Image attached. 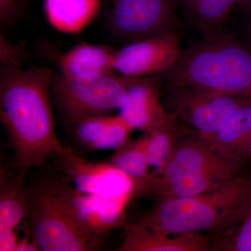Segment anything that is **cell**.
I'll list each match as a JSON object with an SVG mask.
<instances>
[{
  "mask_svg": "<svg viewBox=\"0 0 251 251\" xmlns=\"http://www.w3.org/2000/svg\"><path fill=\"white\" fill-rule=\"evenodd\" d=\"M178 0H110L106 21L111 35L127 45L179 33Z\"/></svg>",
  "mask_w": 251,
  "mask_h": 251,
  "instance_id": "ba28073f",
  "label": "cell"
},
{
  "mask_svg": "<svg viewBox=\"0 0 251 251\" xmlns=\"http://www.w3.org/2000/svg\"><path fill=\"white\" fill-rule=\"evenodd\" d=\"M117 52V49L108 46L82 43L59 57V72L77 78L114 74Z\"/></svg>",
  "mask_w": 251,
  "mask_h": 251,
  "instance_id": "2e32d148",
  "label": "cell"
},
{
  "mask_svg": "<svg viewBox=\"0 0 251 251\" xmlns=\"http://www.w3.org/2000/svg\"><path fill=\"white\" fill-rule=\"evenodd\" d=\"M166 110L210 143L239 107L251 99L188 85L163 84Z\"/></svg>",
  "mask_w": 251,
  "mask_h": 251,
  "instance_id": "52a82bcc",
  "label": "cell"
},
{
  "mask_svg": "<svg viewBox=\"0 0 251 251\" xmlns=\"http://www.w3.org/2000/svg\"><path fill=\"white\" fill-rule=\"evenodd\" d=\"M164 85H188L251 99V50L228 31L193 41L173 69L160 75Z\"/></svg>",
  "mask_w": 251,
  "mask_h": 251,
  "instance_id": "3957f363",
  "label": "cell"
},
{
  "mask_svg": "<svg viewBox=\"0 0 251 251\" xmlns=\"http://www.w3.org/2000/svg\"><path fill=\"white\" fill-rule=\"evenodd\" d=\"M110 162L134 177L145 179L151 175L148 155V136L146 133L138 139H130L117 149Z\"/></svg>",
  "mask_w": 251,
  "mask_h": 251,
  "instance_id": "44dd1931",
  "label": "cell"
},
{
  "mask_svg": "<svg viewBox=\"0 0 251 251\" xmlns=\"http://www.w3.org/2000/svg\"><path fill=\"white\" fill-rule=\"evenodd\" d=\"M159 75L131 77L119 110L134 130L148 133L169 120L162 98Z\"/></svg>",
  "mask_w": 251,
  "mask_h": 251,
  "instance_id": "7c38bea8",
  "label": "cell"
},
{
  "mask_svg": "<svg viewBox=\"0 0 251 251\" xmlns=\"http://www.w3.org/2000/svg\"><path fill=\"white\" fill-rule=\"evenodd\" d=\"M211 251H251V203L233 227L213 239Z\"/></svg>",
  "mask_w": 251,
  "mask_h": 251,
  "instance_id": "7402d4cb",
  "label": "cell"
},
{
  "mask_svg": "<svg viewBox=\"0 0 251 251\" xmlns=\"http://www.w3.org/2000/svg\"><path fill=\"white\" fill-rule=\"evenodd\" d=\"M24 175H13L1 167L0 172V248L12 251L18 242L16 227L28 217L29 209V188L26 187Z\"/></svg>",
  "mask_w": 251,
  "mask_h": 251,
  "instance_id": "4fadbf2b",
  "label": "cell"
},
{
  "mask_svg": "<svg viewBox=\"0 0 251 251\" xmlns=\"http://www.w3.org/2000/svg\"><path fill=\"white\" fill-rule=\"evenodd\" d=\"M251 99L239 107L207 143L214 151L238 164L244 166L250 158Z\"/></svg>",
  "mask_w": 251,
  "mask_h": 251,
  "instance_id": "e0dca14e",
  "label": "cell"
},
{
  "mask_svg": "<svg viewBox=\"0 0 251 251\" xmlns=\"http://www.w3.org/2000/svg\"><path fill=\"white\" fill-rule=\"evenodd\" d=\"M101 0H45L50 24L59 31L76 34L88 27L97 17Z\"/></svg>",
  "mask_w": 251,
  "mask_h": 251,
  "instance_id": "d6986e66",
  "label": "cell"
},
{
  "mask_svg": "<svg viewBox=\"0 0 251 251\" xmlns=\"http://www.w3.org/2000/svg\"><path fill=\"white\" fill-rule=\"evenodd\" d=\"M53 74L50 67L0 65V117L14 151L15 165L24 176L67 149L56 132L51 103Z\"/></svg>",
  "mask_w": 251,
  "mask_h": 251,
  "instance_id": "6da1fadb",
  "label": "cell"
},
{
  "mask_svg": "<svg viewBox=\"0 0 251 251\" xmlns=\"http://www.w3.org/2000/svg\"><path fill=\"white\" fill-rule=\"evenodd\" d=\"M29 231L43 251L99 250L100 239L89 235L77 224L59 191L57 180L29 188Z\"/></svg>",
  "mask_w": 251,
  "mask_h": 251,
  "instance_id": "5b68a950",
  "label": "cell"
},
{
  "mask_svg": "<svg viewBox=\"0 0 251 251\" xmlns=\"http://www.w3.org/2000/svg\"><path fill=\"white\" fill-rule=\"evenodd\" d=\"M41 251L38 244H36L30 234H29V229L26 231V233L24 237L21 238L18 240L17 245L15 248L14 251Z\"/></svg>",
  "mask_w": 251,
  "mask_h": 251,
  "instance_id": "d4e9b609",
  "label": "cell"
},
{
  "mask_svg": "<svg viewBox=\"0 0 251 251\" xmlns=\"http://www.w3.org/2000/svg\"><path fill=\"white\" fill-rule=\"evenodd\" d=\"M248 15H249V18H248L247 29H246V41L245 43H243L251 50V11L248 13Z\"/></svg>",
  "mask_w": 251,
  "mask_h": 251,
  "instance_id": "484cf974",
  "label": "cell"
},
{
  "mask_svg": "<svg viewBox=\"0 0 251 251\" xmlns=\"http://www.w3.org/2000/svg\"><path fill=\"white\" fill-rule=\"evenodd\" d=\"M64 202L81 229L100 239L120 227L125 219L128 204L134 198L104 197L80 192L67 180H57Z\"/></svg>",
  "mask_w": 251,
  "mask_h": 251,
  "instance_id": "30bf717a",
  "label": "cell"
},
{
  "mask_svg": "<svg viewBox=\"0 0 251 251\" xmlns=\"http://www.w3.org/2000/svg\"><path fill=\"white\" fill-rule=\"evenodd\" d=\"M212 238L204 234L167 235L140 222L127 227L118 251H211Z\"/></svg>",
  "mask_w": 251,
  "mask_h": 251,
  "instance_id": "9a60e30c",
  "label": "cell"
},
{
  "mask_svg": "<svg viewBox=\"0 0 251 251\" xmlns=\"http://www.w3.org/2000/svg\"><path fill=\"white\" fill-rule=\"evenodd\" d=\"M23 0H0L1 28L8 27L18 21L22 12Z\"/></svg>",
  "mask_w": 251,
  "mask_h": 251,
  "instance_id": "cb8c5ba5",
  "label": "cell"
},
{
  "mask_svg": "<svg viewBox=\"0 0 251 251\" xmlns=\"http://www.w3.org/2000/svg\"><path fill=\"white\" fill-rule=\"evenodd\" d=\"M181 50L179 33H170L127 44L117 50L115 73L128 77L162 75L173 69Z\"/></svg>",
  "mask_w": 251,
  "mask_h": 251,
  "instance_id": "8fae6325",
  "label": "cell"
},
{
  "mask_svg": "<svg viewBox=\"0 0 251 251\" xmlns=\"http://www.w3.org/2000/svg\"><path fill=\"white\" fill-rule=\"evenodd\" d=\"M179 119L171 115L164 124L146 133L148 136V155L150 167L161 174L171 159L176 140L187 130Z\"/></svg>",
  "mask_w": 251,
  "mask_h": 251,
  "instance_id": "ffe728a7",
  "label": "cell"
},
{
  "mask_svg": "<svg viewBox=\"0 0 251 251\" xmlns=\"http://www.w3.org/2000/svg\"><path fill=\"white\" fill-rule=\"evenodd\" d=\"M72 127L77 144L90 151L117 150L131 139L135 130L120 114L85 117Z\"/></svg>",
  "mask_w": 251,
  "mask_h": 251,
  "instance_id": "5bb4252c",
  "label": "cell"
},
{
  "mask_svg": "<svg viewBox=\"0 0 251 251\" xmlns=\"http://www.w3.org/2000/svg\"><path fill=\"white\" fill-rule=\"evenodd\" d=\"M249 156H250V158L251 157V140L250 143V145H249Z\"/></svg>",
  "mask_w": 251,
  "mask_h": 251,
  "instance_id": "83f0119b",
  "label": "cell"
},
{
  "mask_svg": "<svg viewBox=\"0 0 251 251\" xmlns=\"http://www.w3.org/2000/svg\"><path fill=\"white\" fill-rule=\"evenodd\" d=\"M235 5V0H178L185 21L203 38L227 31V20Z\"/></svg>",
  "mask_w": 251,
  "mask_h": 251,
  "instance_id": "ac0fdd59",
  "label": "cell"
},
{
  "mask_svg": "<svg viewBox=\"0 0 251 251\" xmlns=\"http://www.w3.org/2000/svg\"><path fill=\"white\" fill-rule=\"evenodd\" d=\"M243 167L214 151L196 130L187 129L178 137L163 172L154 173L152 193L168 199L211 192L244 174Z\"/></svg>",
  "mask_w": 251,
  "mask_h": 251,
  "instance_id": "277c9868",
  "label": "cell"
},
{
  "mask_svg": "<svg viewBox=\"0 0 251 251\" xmlns=\"http://www.w3.org/2000/svg\"><path fill=\"white\" fill-rule=\"evenodd\" d=\"M236 5H237L241 9L249 13L251 11V0H235Z\"/></svg>",
  "mask_w": 251,
  "mask_h": 251,
  "instance_id": "4316f807",
  "label": "cell"
},
{
  "mask_svg": "<svg viewBox=\"0 0 251 251\" xmlns=\"http://www.w3.org/2000/svg\"><path fill=\"white\" fill-rule=\"evenodd\" d=\"M130 78L117 73L77 78L54 72L51 96L64 120L73 126L85 117L119 110Z\"/></svg>",
  "mask_w": 251,
  "mask_h": 251,
  "instance_id": "8992f818",
  "label": "cell"
},
{
  "mask_svg": "<svg viewBox=\"0 0 251 251\" xmlns=\"http://www.w3.org/2000/svg\"><path fill=\"white\" fill-rule=\"evenodd\" d=\"M26 51L21 46L15 45L2 34H0V65L23 64Z\"/></svg>",
  "mask_w": 251,
  "mask_h": 251,
  "instance_id": "603a6c76",
  "label": "cell"
},
{
  "mask_svg": "<svg viewBox=\"0 0 251 251\" xmlns=\"http://www.w3.org/2000/svg\"><path fill=\"white\" fill-rule=\"evenodd\" d=\"M251 203V176L242 174L211 192L158 198L140 222L158 233L204 234L213 240L233 227Z\"/></svg>",
  "mask_w": 251,
  "mask_h": 251,
  "instance_id": "7a4b0ae2",
  "label": "cell"
},
{
  "mask_svg": "<svg viewBox=\"0 0 251 251\" xmlns=\"http://www.w3.org/2000/svg\"><path fill=\"white\" fill-rule=\"evenodd\" d=\"M66 180L80 192L104 197L138 198L152 194L153 173L140 179L122 171L111 162L89 161L67 149L57 155Z\"/></svg>",
  "mask_w": 251,
  "mask_h": 251,
  "instance_id": "9c48e42d",
  "label": "cell"
}]
</instances>
